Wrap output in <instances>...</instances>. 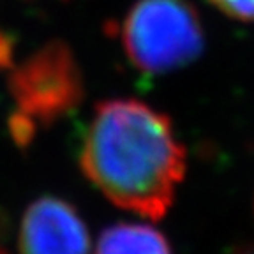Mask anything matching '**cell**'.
I'll return each instance as SVG.
<instances>
[{
	"label": "cell",
	"mask_w": 254,
	"mask_h": 254,
	"mask_svg": "<svg viewBox=\"0 0 254 254\" xmlns=\"http://www.w3.org/2000/svg\"><path fill=\"white\" fill-rule=\"evenodd\" d=\"M79 164L108 201L157 221L186 179L187 152L163 111L131 97L108 99L95 106Z\"/></svg>",
	"instance_id": "obj_1"
},
{
	"label": "cell",
	"mask_w": 254,
	"mask_h": 254,
	"mask_svg": "<svg viewBox=\"0 0 254 254\" xmlns=\"http://www.w3.org/2000/svg\"><path fill=\"white\" fill-rule=\"evenodd\" d=\"M127 60L145 74H164L194 62L205 48V30L187 0H138L119 28Z\"/></svg>",
	"instance_id": "obj_2"
},
{
	"label": "cell",
	"mask_w": 254,
	"mask_h": 254,
	"mask_svg": "<svg viewBox=\"0 0 254 254\" xmlns=\"http://www.w3.org/2000/svg\"><path fill=\"white\" fill-rule=\"evenodd\" d=\"M16 113L32 126L48 127L83 99V76L71 48L52 41L12 67L7 79Z\"/></svg>",
	"instance_id": "obj_3"
},
{
	"label": "cell",
	"mask_w": 254,
	"mask_h": 254,
	"mask_svg": "<svg viewBox=\"0 0 254 254\" xmlns=\"http://www.w3.org/2000/svg\"><path fill=\"white\" fill-rule=\"evenodd\" d=\"M18 246L20 254H88L90 238L71 203L44 196L25 212Z\"/></svg>",
	"instance_id": "obj_4"
},
{
	"label": "cell",
	"mask_w": 254,
	"mask_h": 254,
	"mask_svg": "<svg viewBox=\"0 0 254 254\" xmlns=\"http://www.w3.org/2000/svg\"><path fill=\"white\" fill-rule=\"evenodd\" d=\"M94 254H173L166 237L147 224H115L101 233Z\"/></svg>",
	"instance_id": "obj_5"
},
{
	"label": "cell",
	"mask_w": 254,
	"mask_h": 254,
	"mask_svg": "<svg viewBox=\"0 0 254 254\" xmlns=\"http://www.w3.org/2000/svg\"><path fill=\"white\" fill-rule=\"evenodd\" d=\"M222 14L233 20L254 21V0H208Z\"/></svg>",
	"instance_id": "obj_6"
},
{
	"label": "cell",
	"mask_w": 254,
	"mask_h": 254,
	"mask_svg": "<svg viewBox=\"0 0 254 254\" xmlns=\"http://www.w3.org/2000/svg\"><path fill=\"white\" fill-rule=\"evenodd\" d=\"M7 228H9L7 217H5L4 210H0V238L5 237V233H7Z\"/></svg>",
	"instance_id": "obj_7"
},
{
	"label": "cell",
	"mask_w": 254,
	"mask_h": 254,
	"mask_svg": "<svg viewBox=\"0 0 254 254\" xmlns=\"http://www.w3.org/2000/svg\"><path fill=\"white\" fill-rule=\"evenodd\" d=\"M0 254H9V253H7V251L4 249V247H0Z\"/></svg>",
	"instance_id": "obj_8"
}]
</instances>
